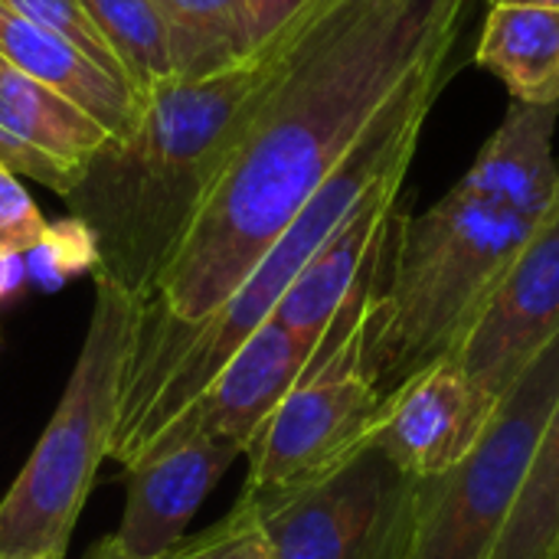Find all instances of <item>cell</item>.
<instances>
[{
	"label": "cell",
	"instance_id": "6da1fadb",
	"mask_svg": "<svg viewBox=\"0 0 559 559\" xmlns=\"http://www.w3.org/2000/svg\"><path fill=\"white\" fill-rule=\"evenodd\" d=\"M468 0H337L298 46L203 203L134 347L213 314L350 154L390 98L449 56Z\"/></svg>",
	"mask_w": 559,
	"mask_h": 559
},
{
	"label": "cell",
	"instance_id": "7a4b0ae2",
	"mask_svg": "<svg viewBox=\"0 0 559 559\" xmlns=\"http://www.w3.org/2000/svg\"><path fill=\"white\" fill-rule=\"evenodd\" d=\"M334 3L314 0L233 69L164 82L141 102L131 131L105 141L66 197L72 219L92 233L95 278L138 305L154 298L252 118Z\"/></svg>",
	"mask_w": 559,
	"mask_h": 559
},
{
	"label": "cell",
	"instance_id": "3957f363",
	"mask_svg": "<svg viewBox=\"0 0 559 559\" xmlns=\"http://www.w3.org/2000/svg\"><path fill=\"white\" fill-rule=\"evenodd\" d=\"M449 56L426 62L370 121L350 154L314 190L275 246L259 259L249 278L203 321L174 331L170 337L134 347L121 386V409L111 439V459L124 468L138 449L187 409L236 350L272 318L292 282L318 255V249L360 210L383 183L406 177L429 108L442 88Z\"/></svg>",
	"mask_w": 559,
	"mask_h": 559
},
{
	"label": "cell",
	"instance_id": "277c9868",
	"mask_svg": "<svg viewBox=\"0 0 559 559\" xmlns=\"http://www.w3.org/2000/svg\"><path fill=\"white\" fill-rule=\"evenodd\" d=\"M537 223L452 187L400 223L390 278L364 311V367L386 396L449 357Z\"/></svg>",
	"mask_w": 559,
	"mask_h": 559
},
{
	"label": "cell",
	"instance_id": "5b68a950",
	"mask_svg": "<svg viewBox=\"0 0 559 559\" xmlns=\"http://www.w3.org/2000/svg\"><path fill=\"white\" fill-rule=\"evenodd\" d=\"M138 318L141 305L131 295L95 278V308L66 393L0 498V559L66 557L98 465L111 459Z\"/></svg>",
	"mask_w": 559,
	"mask_h": 559
},
{
	"label": "cell",
	"instance_id": "8992f818",
	"mask_svg": "<svg viewBox=\"0 0 559 559\" xmlns=\"http://www.w3.org/2000/svg\"><path fill=\"white\" fill-rule=\"evenodd\" d=\"M377 275H364L318 341L301 380L249 442L242 501L272 504L354 459L383 409V393L364 367V311Z\"/></svg>",
	"mask_w": 559,
	"mask_h": 559
},
{
	"label": "cell",
	"instance_id": "52a82bcc",
	"mask_svg": "<svg viewBox=\"0 0 559 559\" xmlns=\"http://www.w3.org/2000/svg\"><path fill=\"white\" fill-rule=\"evenodd\" d=\"M559 396V337L501 396L465 462L416 481L396 559H491Z\"/></svg>",
	"mask_w": 559,
	"mask_h": 559
},
{
	"label": "cell",
	"instance_id": "ba28073f",
	"mask_svg": "<svg viewBox=\"0 0 559 559\" xmlns=\"http://www.w3.org/2000/svg\"><path fill=\"white\" fill-rule=\"evenodd\" d=\"M416 481L380 449L364 445L324 478L272 501L249 504L272 559H396Z\"/></svg>",
	"mask_w": 559,
	"mask_h": 559
},
{
	"label": "cell",
	"instance_id": "9c48e42d",
	"mask_svg": "<svg viewBox=\"0 0 559 559\" xmlns=\"http://www.w3.org/2000/svg\"><path fill=\"white\" fill-rule=\"evenodd\" d=\"M559 337V200L537 223L455 350L481 390L501 400Z\"/></svg>",
	"mask_w": 559,
	"mask_h": 559
},
{
	"label": "cell",
	"instance_id": "30bf717a",
	"mask_svg": "<svg viewBox=\"0 0 559 559\" xmlns=\"http://www.w3.org/2000/svg\"><path fill=\"white\" fill-rule=\"evenodd\" d=\"M498 406L501 400L452 357H442L386 393L367 445L380 449L413 481H426L472 455Z\"/></svg>",
	"mask_w": 559,
	"mask_h": 559
},
{
	"label": "cell",
	"instance_id": "8fae6325",
	"mask_svg": "<svg viewBox=\"0 0 559 559\" xmlns=\"http://www.w3.org/2000/svg\"><path fill=\"white\" fill-rule=\"evenodd\" d=\"M311 354L314 344L269 318L216 373V380L138 449L128 468L157 459L190 439H233L249 449L265 419L301 380Z\"/></svg>",
	"mask_w": 559,
	"mask_h": 559
},
{
	"label": "cell",
	"instance_id": "7c38bea8",
	"mask_svg": "<svg viewBox=\"0 0 559 559\" xmlns=\"http://www.w3.org/2000/svg\"><path fill=\"white\" fill-rule=\"evenodd\" d=\"M105 141L95 118L0 59V167L66 200Z\"/></svg>",
	"mask_w": 559,
	"mask_h": 559
},
{
	"label": "cell",
	"instance_id": "4fadbf2b",
	"mask_svg": "<svg viewBox=\"0 0 559 559\" xmlns=\"http://www.w3.org/2000/svg\"><path fill=\"white\" fill-rule=\"evenodd\" d=\"M246 449L233 439H190L157 459L128 468V504L115 534L131 559H157L177 540L187 524L233 468Z\"/></svg>",
	"mask_w": 559,
	"mask_h": 559
},
{
	"label": "cell",
	"instance_id": "5bb4252c",
	"mask_svg": "<svg viewBox=\"0 0 559 559\" xmlns=\"http://www.w3.org/2000/svg\"><path fill=\"white\" fill-rule=\"evenodd\" d=\"M403 180L383 183L370 193L360 210L318 249V255L292 282L272 318L318 347L344 301L354 295L360 278L380 262L393 233V203Z\"/></svg>",
	"mask_w": 559,
	"mask_h": 559
},
{
	"label": "cell",
	"instance_id": "9a60e30c",
	"mask_svg": "<svg viewBox=\"0 0 559 559\" xmlns=\"http://www.w3.org/2000/svg\"><path fill=\"white\" fill-rule=\"evenodd\" d=\"M557 121L559 105L511 102L501 124L455 187L540 223L559 200V167L554 160Z\"/></svg>",
	"mask_w": 559,
	"mask_h": 559
},
{
	"label": "cell",
	"instance_id": "2e32d148",
	"mask_svg": "<svg viewBox=\"0 0 559 559\" xmlns=\"http://www.w3.org/2000/svg\"><path fill=\"white\" fill-rule=\"evenodd\" d=\"M0 59L16 72H23L26 79L52 88L75 108H82L115 141L131 131L141 111L128 85L102 72L95 62H88L59 36L16 16L3 3H0Z\"/></svg>",
	"mask_w": 559,
	"mask_h": 559
},
{
	"label": "cell",
	"instance_id": "e0dca14e",
	"mask_svg": "<svg viewBox=\"0 0 559 559\" xmlns=\"http://www.w3.org/2000/svg\"><path fill=\"white\" fill-rule=\"evenodd\" d=\"M475 62L488 69L514 102L559 105V10L488 7Z\"/></svg>",
	"mask_w": 559,
	"mask_h": 559
},
{
	"label": "cell",
	"instance_id": "ac0fdd59",
	"mask_svg": "<svg viewBox=\"0 0 559 559\" xmlns=\"http://www.w3.org/2000/svg\"><path fill=\"white\" fill-rule=\"evenodd\" d=\"M174 79L193 82L233 69L255 49L249 0H160Z\"/></svg>",
	"mask_w": 559,
	"mask_h": 559
},
{
	"label": "cell",
	"instance_id": "d6986e66",
	"mask_svg": "<svg viewBox=\"0 0 559 559\" xmlns=\"http://www.w3.org/2000/svg\"><path fill=\"white\" fill-rule=\"evenodd\" d=\"M118 56L131 95L141 102L174 79L170 36L160 0H79Z\"/></svg>",
	"mask_w": 559,
	"mask_h": 559
},
{
	"label": "cell",
	"instance_id": "ffe728a7",
	"mask_svg": "<svg viewBox=\"0 0 559 559\" xmlns=\"http://www.w3.org/2000/svg\"><path fill=\"white\" fill-rule=\"evenodd\" d=\"M559 540V396L491 559H554Z\"/></svg>",
	"mask_w": 559,
	"mask_h": 559
},
{
	"label": "cell",
	"instance_id": "44dd1931",
	"mask_svg": "<svg viewBox=\"0 0 559 559\" xmlns=\"http://www.w3.org/2000/svg\"><path fill=\"white\" fill-rule=\"evenodd\" d=\"M0 3L7 10H13L16 16H23V20L43 26L46 33L59 36L75 52H82L88 62H95L102 72H108L111 79L128 85V75H124L118 56L111 52V46L105 43L95 20L85 13V7L79 0H0ZM128 92H131V85H128Z\"/></svg>",
	"mask_w": 559,
	"mask_h": 559
},
{
	"label": "cell",
	"instance_id": "7402d4cb",
	"mask_svg": "<svg viewBox=\"0 0 559 559\" xmlns=\"http://www.w3.org/2000/svg\"><path fill=\"white\" fill-rule=\"evenodd\" d=\"M157 559H272L259 514L239 498L236 508L210 531L177 540Z\"/></svg>",
	"mask_w": 559,
	"mask_h": 559
},
{
	"label": "cell",
	"instance_id": "603a6c76",
	"mask_svg": "<svg viewBox=\"0 0 559 559\" xmlns=\"http://www.w3.org/2000/svg\"><path fill=\"white\" fill-rule=\"evenodd\" d=\"M49 223L26 193V187L0 167V255H29L43 246Z\"/></svg>",
	"mask_w": 559,
	"mask_h": 559
},
{
	"label": "cell",
	"instance_id": "cb8c5ba5",
	"mask_svg": "<svg viewBox=\"0 0 559 559\" xmlns=\"http://www.w3.org/2000/svg\"><path fill=\"white\" fill-rule=\"evenodd\" d=\"M29 255H39V265L43 269H52L49 272V282H59L66 278L69 272L75 269H95V242H92V233L79 223V219H66V223H56L49 226L43 246Z\"/></svg>",
	"mask_w": 559,
	"mask_h": 559
},
{
	"label": "cell",
	"instance_id": "d4e9b609",
	"mask_svg": "<svg viewBox=\"0 0 559 559\" xmlns=\"http://www.w3.org/2000/svg\"><path fill=\"white\" fill-rule=\"evenodd\" d=\"M311 3H314V0H249L255 46L265 43L269 36H275L285 23H292L298 13H305Z\"/></svg>",
	"mask_w": 559,
	"mask_h": 559
},
{
	"label": "cell",
	"instance_id": "484cf974",
	"mask_svg": "<svg viewBox=\"0 0 559 559\" xmlns=\"http://www.w3.org/2000/svg\"><path fill=\"white\" fill-rule=\"evenodd\" d=\"M88 559H131V557L118 547V540H115V537H108V540H102V544L92 550V557Z\"/></svg>",
	"mask_w": 559,
	"mask_h": 559
},
{
	"label": "cell",
	"instance_id": "4316f807",
	"mask_svg": "<svg viewBox=\"0 0 559 559\" xmlns=\"http://www.w3.org/2000/svg\"><path fill=\"white\" fill-rule=\"evenodd\" d=\"M550 7V10H559V0H488V7Z\"/></svg>",
	"mask_w": 559,
	"mask_h": 559
},
{
	"label": "cell",
	"instance_id": "83f0119b",
	"mask_svg": "<svg viewBox=\"0 0 559 559\" xmlns=\"http://www.w3.org/2000/svg\"><path fill=\"white\" fill-rule=\"evenodd\" d=\"M29 559H66V557H52V554H49V557H29Z\"/></svg>",
	"mask_w": 559,
	"mask_h": 559
},
{
	"label": "cell",
	"instance_id": "f1b7e54d",
	"mask_svg": "<svg viewBox=\"0 0 559 559\" xmlns=\"http://www.w3.org/2000/svg\"><path fill=\"white\" fill-rule=\"evenodd\" d=\"M554 559H559V540H557V550H554Z\"/></svg>",
	"mask_w": 559,
	"mask_h": 559
},
{
	"label": "cell",
	"instance_id": "f546056e",
	"mask_svg": "<svg viewBox=\"0 0 559 559\" xmlns=\"http://www.w3.org/2000/svg\"><path fill=\"white\" fill-rule=\"evenodd\" d=\"M0 301H3V298H0Z\"/></svg>",
	"mask_w": 559,
	"mask_h": 559
}]
</instances>
